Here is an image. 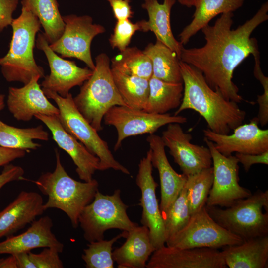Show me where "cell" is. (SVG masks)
Segmentation results:
<instances>
[{
    "instance_id": "cell-1",
    "label": "cell",
    "mask_w": 268,
    "mask_h": 268,
    "mask_svg": "<svg viewBox=\"0 0 268 268\" xmlns=\"http://www.w3.org/2000/svg\"><path fill=\"white\" fill-rule=\"evenodd\" d=\"M268 11L267 1L251 19L235 29H231L233 12L222 14L213 25L208 24L201 29L206 41L204 45L183 47L180 61L199 70L209 86L219 91L226 99L241 103L243 98L232 81L233 72L250 54L260 56L258 42L251 35L268 19Z\"/></svg>"
},
{
    "instance_id": "cell-2",
    "label": "cell",
    "mask_w": 268,
    "mask_h": 268,
    "mask_svg": "<svg viewBox=\"0 0 268 268\" xmlns=\"http://www.w3.org/2000/svg\"><path fill=\"white\" fill-rule=\"evenodd\" d=\"M184 86L181 103L174 113L191 109L198 112L216 133L227 134L242 124L246 116L238 103L226 99L218 90L212 89L202 73L195 67L180 60Z\"/></svg>"
},
{
    "instance_id": "cell-3",
    "label": "cell",
    "mask_w": 268,
    "mask_h": 268,
    "mask_svg": "<svg viewBox=\"0 0 268 268\" xmlns=\"http://www.w3.org/2000/svg\"><path fill=\"white\" fill-rule=\"evenodd\" d=\"M55 152L54 171L42 174L33 182L48 197L43 204L44 209L54 208L63 211L69 218L72 226L77 228L80 214L93 200L98 191L99 183L94 179L82 182L71 178L64 169L59 153L57 150Z\"/></svg>"
},
{
    "instance_id": "cell-4",
    "label": "cell",
    "mask_w": 268,
    "mask_h": 268,
    "mask_svg": "<svg viewBox=\"0 0 268 268\" xmlns=\"http://www.w3.org/2000/svg\"><path fill=\"white\" fill-rule=\"evenodd\" d=\"M11 26L12 36L9 50L0 58L3 76L8 82L24 84L34 76L44 77V69L36 64L33 53L36 35L41 26L39 19L30 9L22 5L20 15L13 19Z\"/></svg>"
},
{
    "instance_id": "cell-5",
    "label": "cell",
    "mask_w": 268,
    "mask_h": 268,
    "mask_svg": "<svg viewBox=\"0 0 268 268\" xmlns=\"http://www.w3.org/2000/svg\"><path fill=\"white\" fill-rule=\"evenodd\" d=\"M95 65L92 75L83 83L79 93L73 99L80 113L99 132L103 129L104 116L111 107L127 105L114 82L107 54H99L95 58Z\"/></svg>"
},
{
    "instance_id": "cell-6",
    "label": "cell",
    "mask_w": 268,
    "mask_h": 268,
    "mask_svg": "<svg viewBox=\"0 0 268 268\" xmlns=\"http://www.w3.org/2000/svg\"><path fill=\"white\" fill-rule=\"evenodd\" d=\"M205 208L213 219L244 241L268 235V191L258 190L225 209Z\"/></svg>"
},
{
    "instance_id": "cell-7",
    "label": "cell",
    "mask_w": 268,
    "mask_h": 268,
    "mask_svg": "<svg viewBox=\"0 0 268 268\" xmlns=\"http://www.w3.org/2000/svg\"><path fill=\"white\" fill-rule=\"evenodd\" d=\"M48 98L53 100L59 110V118L64 130L79 141L100 160L99 171L113 169L129 175V170L114 157L106 141L77 109L71 93L63 97L56 92L42 89Z\"/></svg>"
},
{
    "instance_id": "cell-8",
    "label": "cell",
    "mask_w": 268,
    "mask_h": 268,
    "mask_svg": "<svg viewBox=\"0 0 268 268\" xmlns=\"http://www.w3.org/2000/svg\"><path fill=\"white\" fill-rule=\"evenodd\" d=\"M119 189L112 195H105L99 190L92 201L82 210L78 222L88 242L104 238V233L111 229L129 232L138 225L129 218L128 206L122 201Z\"/></svg>"
},
{
    "instance_id": "cell-9",
    "label": "cell",
    "mask_w": 268,
    "mask_h": 268,
    "mask_svg": "<svg viewBox=\"0 0 268 268\" xmlns=\"http://www.w3.org/2000/svg\"><path fill=\"white\" fill-rule=\"evenodd\" d=\"M243 241L215 222L205 206L192 214L187 224L166 243L168 246L179 248L218 249Z\"/></svg>"
},
{
    "instance_id": "cell-10",
    "label": "cell",
    "mask_w": 268,
    "mask_h": 268,
    "mask_svg": "<svg viewBox=\"0 0 268 268\" xmlns=\"http://www.w3.org/2000/svg\"><path fill=\"white\" fill-rule=\"evenodd\" d=\"M106 125L114 126L117 132L114 150H118L123 141L132 136L152 134L161 127L170 123L184 124L186 117L169 113L156 114L125 106L111 107L103 118Z\"/></svg>"
},
{
    "instance_id": "cell-11",
    "label": "cell",
    "mask_w": 268,
    "mask_h": 268,
    "mask_svg": "<svg viewBox=\"0 0 268 268\" xmlns=\"http://www.w3.org/2000/svg\"><path fill=\"white\" fill-rule=\"evenodd\" d=\"M204 141L210 150L213 169V184L205 206L228 207L251 195L250 190L239 184V162L236 156H225L217 150L212 141L205 137Z\"/></svg>"
},
{
    "instance_id": "cell-12",
    "label": "cell",
    "mask_w": 268,
    "mask_h": 268,
    "mask_svg": "<svg viewBox=\"0 0 268 268\" xmlns=\"http://www.w3.org/2000/svg\"><path fill=\"white\" fill-rule=\"evenodd\" d=\"M65 23L64 32L50 48L63 58H74L86 64L93 70L95 67L91 53V44L97 35L103 33L105 28L93 23L89 15L70 14L62 17Z\"/></svg>"
},
{
    "instance_id": "cell-13",
    "label": "cell",
    "mask_w": 268,
    "mask_h": 268,
    "mask_svg": "<svg viewBox=\"0 0 268 268\" xmlns=\"http://www.w3.org/2000/svg\"><path fill=\"white\" fill-rule=\"evenodd\" d=\"M151 150L138 164L136 183L141 191L140 205L142 207L140 222L149 230L151 243L155 249L165 245L166 237L163 219L156 195L158 186L152 176Z\"/></svg>"
},
{
    "instance_id": "cell-14",
    "label": "cell",
    "mask_w": 268,
    "mask_h": 268,
    "mask_svg": "<svg viewBox=\"0 0 268 268\" xmlns=\"http://www.w3.org/2000/svg\"><path fill=\"white\" fill-rule=\"evenodd\" d=\"M161 137L174 162L186 176L212 166L208 147L193 144L192 135L184 132L180 124H168Z\"/></svg>"
},
{
    "instance_id": "cell-15",
    "label": "cell",
    "mask_w": 268,
    "mask_h": 268,
    "mask_svg": "<svg viewBox=\"0 0 268 268\" xmlns=\"http://www.w3.org/2000/svg\"><path fill=\"white\" fill-rule=\"evenodd\" d=\"M37 48L44 53L50 73L41 84L42 89L49 90L66 97L69 90L76 86H81L92 75L88 67H78L73 61L59 57L50 47L43 33H38L36 41Z\"/></svg>"
},
{
    "instance_id": "cell-16",
    "label": "cell",
    "mask_w": 268,
    "mask_h": 268,
    "mask_svg": "<svg viewBox=\"0 0 268 268\" xmlns=\"http://www.w3.org/2000/svg\"><path fill=\"white\" fill-rule=\"evenodd\" d=\"M147 268H226L221 251L211 248H179L165 245L156 249Z\"/></svg>"
},
{
    "instance_id": "cell-17",
    "label": "cell",
    "mask_w": 268,
    "mask_h": 268,
    "mask_svg": "<svg viewBox=\"0 0 268 268\" xmlns=\"http://www.w3.org/2000/svg\"><path fill=\"white\" fill-rule=\"evenodd\" d=\"M258 124L255 117L249 123L236 127L231 134H217L208 128L203 132L204 137L212 141L217 150L225 156L233 153L260 154L268 151V130L261 129Z\"/></svg>"
},
{
    "instance_id": "cell-18",
    "label": "cell",
    "mask_w": 268,
    "mask_h": 268,
    "mask_svg": "<svg viewBox=\"0 0 268 268\" xmlns=\"http://www.w3.org/2000/svg\"><path fill=\"white\" fill-rule=\"evenodd\" d=\"M34 117L45 124L59 147L69 155L76 167L75 170L79 178L85 182L91 181L95 172L100 170L99 159L64 130L59 116L38 114Z\"/></svg>"
},
{
    "instance_id": "cell-19",
    "label": "cell",
    "mask_w": 268,
    "mask_h": 268,
    "mask_svg": "<svg viewBox=\"0 0 268 268\" xmlns=\"http://www.w3.org/2000/svg\"><path fill=\"white\" fill-rule=\"evenodd\" d=\"M40 78L35 76L22 87L9 88L7 107L17 120L28 121L38 114L59 116L58 108L48 100L38 84Z\"/></svg>"
},
{
    "instance_id": "cell-20",
    "label": "cell",
    "mask_w": 268,
    "mask_h": 268,
    "mask_svg": "<svg viewBox=\"0 0 268 268\" xmlns=\"http://www.w3.org/2000/svg\"><path fill=\"white\" fill-rule=\"evenodd\" d=\"M146 140L151 150L152 166L156 168L159 173L161 189L159 207L162 215L179 196L184 186L187 176L176 172L170 165L160 136L154 134H150Z\"/></svg>"
},
{
    "instance_id": "cell-21",
    "label": "cell",
    "mask_w": 268,
    "mask_h": 268,
    "mask_svg": "<svg viewBox=\"0 0 268 268\" xmlns=\"http://www.w3.org/2000/svg\"><path fill=\"white\" fill-rule=\"evenodd\" d=\"M53 222L48 216L34 220L24 232L11 235L0 242V254L14 255L37 248H52L61 253L64 245L52 232Z\"/></svg>"
},
{
    "instance_id": "cell-22",
    "label": "cell",
    "mask_w": 268,
    "mask_h": 268,
    "mask_svg": "<svg viewBox=\"0 0 268 268\" xmlns=\"http://www.w3.org/2000/svg\"><path fill=\"white\" fill-rule=\"evenodd\" d=\"M42 197L35 192L21 191L4 209L0 211V238L12 235L42 215Z\"/></svg>"
},
{
    "instance_id": "cell-23",
    "label": "cell",
    "mask_w": 268,
    "mask_h": 268,
    "mask_svg": "<svg viewBox=\"0 0 268 268\" xmlns=\"http://www.w3.org/2000/svg\"><path fill=\"white\" fill-rule=\"evenodd\" d=\"M175 0H164L160 3L157 0H145L142 7L147 11L148 20L138 21L140 31L153 32L157 40L175 52L180 60L183 45L174 37L171 27L170 15Z\"/></svg>"
},
{
    "instance_id": "cell-24",
    "label": "cell",
    "mask_w": 268,
    "mask_h": 268,
    "mask_svg": "<svg viewBox=\"0 0 268 268\" xmlns=\"http://www.w3.org/2000/svg\"><path fill=\"white\" fill-rule=\"evenodd\" d=\"M126 240L112 252L119 268H144L155 250L149 236L148 229L137 226L128 232Z\"/></svg>"
},
{
    "instance_id": "cell-25",
    "label": "cell",
    "mask_w": 268,
    "mask_h": 268,
    "mask_svg": "<svg viewBox=\"0 0 268 268\" xmlns=\"http://www.w3.org/2000/svg\"><path fill=\"white\" fill-rule=\"evenodd\" d=\"M225 263L230 268H265L268 262V235L223 247Z\"/></svg>"
},
{
    "instance_id": "cell-26",
    "label": "cell",
    "mask_w": 268,
    "mask_h": 268,
    "mask_svg": "<svg viewBox=\"0 0 268 268\" xmlns=\"http://www.w3.org/2000/svg\"><path fill=\"white\" fill-rule=\"evenodd\" d=\"M244 0H198L191 22L180 33V42L183 45L191 38L219 14L233 12L241 7Z\"/></svg>"
},
{
    "instance_id": "cell-27",
    "label": "cell",
    "mask_w": 268,
    "mask_h": 268,
    "mask_svg": "<svg viewBox=\"0 0 268 268\" xmlns=\"http://www.w3.org/2000/svg\"><path fill=\"white\" fill-rule=\"evenodd\" d=\"M143 51L152 63V76L166 82H183L180 60L175 52L158 40Z\"/></svg>"
},
{
    "instance_id": "cell-28",
    "label": "cell",
    "mask_w": 268,
    "mask_h": 268,
    "mask_svg": "<svg viewBox=\"0 0 268 268\" xmlns=\"http://www.w3.org/2000/svg\"><path fill=\"white\" fill-rule=\"evenodd\" d=\"M149 85V95L144 111L162 114L179 107L183 95V82H166L152 76Z\"/></svg>"
},
{
    "instance_id": "cell-29",
    "label": "cell",
    "mask_w": 268,
    "mask_h": 268,
    "mask_svg": "<svg viewBox=\"0 0 268 268\" xmlns=\"http://www.w3.org/2000/svg\"><path fill=\"white\" fill-rule=\"evenodd\" d=\"M21 4L30 9L38 18L49 44L60 38L64 30L65 23L57 0H21Z\"/></svg>"
},
{
    "instance_id": "cell-30",
    "label": "cell",
    "mask_w": 268,
    "mask_h": 268,
    "mask_svg": "<svg viewBox=\"0 0 268 268\" xmlns=\"http://www.w3.org/2000/svg\"><path fill=\"white\" fill-rule=\"evenodd\" d=\"M49 133L42 125L29 128H19L8 125L0 120V146L6 148L36 150L41 145L34 140H48Z\"/></svg>"
},
{
    "instance_id": "cell-31",
    "label": "cell",
    "mask_w": 268,
    "mask_h": 268,
    "mask_svg": "<svg viewBox=\"0 0 268 268\" xmlns=\"http://www.w3.org/2000/svg\"><path fill=\"white\" fill-rule=\"evenodd\" d=\"M111 70L115 85L127 106L144 110L149 95V80Z\"/></svg>"
},
{
    "instance_id": "cell-32",
    "label": "cell",
    "mask_w": 268,
    "mask_h": 268,
    "mask_svg": "<svg viewBox=\"0 0 268 268\" xmlns=\"http://www.w3.org/2000/svg\"><path fill=\"white\" fill-rule=\"evenodd\" d=\"M111 68L149 80L152 66L148 57L137 47H127L111 59Z\"/></svg>"
},
{
    "instance_id": "cell-33",
    "label": "cell",
    "mask_w": 268,
    "mask_h": 268,
    "mask_svg": "<svg viewBox=\"0 0 268 268\" xmlns=\"http://www.w3.org/2000/svg\"><path fill=\"white\" fill-rule=\"evenodd\" d=\"M213 180L212 166L187 176L184 188L191 215L205 206Z\"/></svg>"
},
{
    "instance_id": "cell-34",
    "label": "cell",
    "mask_w": 268,
    "mask_h": 268,
    "mask_svg": "<svg viewBox=\"0 0 268 268\" xmlns=\"http://www.w3.org/2000/svg\"><path fill=\"white\" fill-rule=\"evenodd\" d=\"M128 232L123 231L109 240L104 239L90 242L84 249L82 259L87 268H113L114 260L112 257L113 245L121 238H126Z\"/></svg>"
},
{
    "instance_id": "cell-35",
    "label": "cell",
    "mask_w": 268,
    "mask_h": 268,
    "mask_svg": "<svg viewBox=\"0 0 268 268\" xmlns=\"http://www.w3.org/2000/svg\"><path fill=\"white\" fill-rule=\"evenodd\" d=\"M191 216L186 191L184 186L177 199L162 215L166 242L187 224Z\"/></svg>"
},
{
    "instance_id": "cell-36",
    "label": "cell",
    "mask_w": 268,
    "mask_h": 268,
    "mask_svg": "<svg viewBox=\"0 0 268 268\" xmlns=\"http://www.w3.org/2000/svg\"><path fill=\"white\" fill-rule=\"evenodd\" d=\"M140 29L138 21L133 23L130 19L118 20L109 40L111 46L118 49L120 52L124 51L128 47L135 32Z\"/></svg>"
},
{
    "instance_id": "cell-37",
    "label": "cell",
    "mask_w": 268,
    "mask_h": 268,
    "mask_svg": "<svg viewBox=\"0 0 268 268\" xmlns=\"http://www.w3.org/2000/svg\"><path fill=\"white\" fill-rule=\"evenodd\" d=\"M254 58V75L259 81L263 89V94L257 95V102L259 108L256 118L259 124L264 126L268 123V77L264 75L260 67V56Z\"/></svg>"
},
{
    "instance_id": "cell-38",
    "label": "cell",
    "mask_w": 268,
    "mask_h": 268,
    "mask_svg": "<svg viewBox=\"0 0 268 268\" xmlns=\"http://www.w3.org/2000/svg\"><path fill=\"white\" fill-rule=\"evenodd\" d=\"M59 252L52 248H45L38 254L29 252L30 259L36 268H63V263L60 259Z\"/></svg>"
},
{
    "instance_id": "cell-39",
    "label": "cell",
    "mask_w": 268,
    "mask_h": 268,
    "mask_svg": "<svg viewBox=\"0 0 268 268\" xmlns=\"http://www.w3.org/2000/svg\"><path fill=\"white\" fill-rule=\"evenodd\" d=\"M18 4V0H0V32L11 25Z\"/></svg>"
},
{
    "instance_id": "cell-40",
    "label": "cell",
    "mask_w": 268,
    "mask_h": 268,
    "mask_svg": "<svg viewBox=\"0 0 268 268\" xmlns=\"http://www.w3.org/2000/svg\"><path fill=\"white\" fill-rule=\"evenodd\" d=\"M111 6L114 17L117 20L130 19L134 12L130 5V0H106Z\"/></svg>"
},
{
    "instance_id": "cell-41",
    "label": "cell",
    "mask_w": 268,
    "mask_h": 268,
    "mask_svg": "<svg viewBox=\"0 0 268 268\" xmlns=\"http://www.w3.org/2000/svg\"><path fill=\"white\" fill-rule=\"evenodd\" d=\"M235 156L239 163L242 164L245 172H248L254 164H268V151L256 154L236 153Z\"/></svg>"
},
{
    "instance_id": "cell-42",
    "label": "cell",
    "mask_w": 268,
    "mask_h": 268,
    "mask_svg": "<svg viewBox=\"0 0 268 268\" xmlns=\"http://www.w3.org/2000/svg\"><path fill=\"white\" fill-rule=\"evenodd\" d=\"M24 173L23 169L19 166L11 164L4 166V168L0 174V190L8 183L21 180Z\"/></svg>"
},
{
    "instance_id": "cell-43",
    "label": "cell",
    "mask_w": 268,
    "mask_h": 268,
    "mask_svg": "<svg viewBox=\"0 0 268 268\" xmlns=\"http://www.w3.org/2000/svg\"><path fill=\"white\" fill-rule=\"evenodd\" d=\"M22 149H13L0 146V167L5 166L16 159L22 158L26 154Z\"/></svg>"
},
{
    "instance_id": "cell-44",
    "label": "cell",
    "mask_w": 268,
    "mask_h": 268,
    "mask_svg": "<svg viewBox=\"0 0 268 268\" xmlns=\"http://www.w3.org/2000/svg\"><path fill=\"white\" fill-rule=\"evenodd\" d=\"M13 255L16 260L17 268H36L30 259L29 252H23Z\"/></svg>"
},
{
    "instance_id": "cell-45",
    "label": "cell",
    "mask_w": 268,
    "mask_h": 268,
    "mask_svg": "<svg viewBox=\"0 0 268 268\" xmlns=\"http://www.w3.org/2000/svg\"><path fill=\"white\" fill-rule=\"evenodd\" d=\"M0 268H17L16 260L13 255L0 259Z\"/></svg>"
},
{
    "instance_id": "cell-46",
    "label": "cell",
    "mask_w": 268,
    "mask_h": 268,
    "mask_svg": "<svg viewBox=\"0 0 268 268\" xmlns=\"http://www.w3.org/2000/svg\"><path fill=\"white\" fill-rule=\"evenodd\" d=\"M198 0H178V2L182 5L191 7L194 6Z\"/></svg>"
},
{
    "instance_id": "cell-47",
    "label": "cell",
    "mask_w": 268,
    "mask_h": 268,
    "mask_svg": "<svg viewBox=\"0 0 268 268\" xmlns=\"http://www.w3.org/2000/svg\"><path fill=\"white\" fill-rule=\"evenodd\" d=\"M5 95L4 94H0V112L2 110L5 106L4 104Z\"/></svg>"
},
{
    "instance_id": "cell-48",
    "label": "cell",
    "mask_w": 268,
    "mask_h": 268,
    "mask_svg": "<svg viewBox=\"0 0 268 268\" xmlns=\"http://www.w3.org/2000/svg\"></svg>"
}]
</instances>
